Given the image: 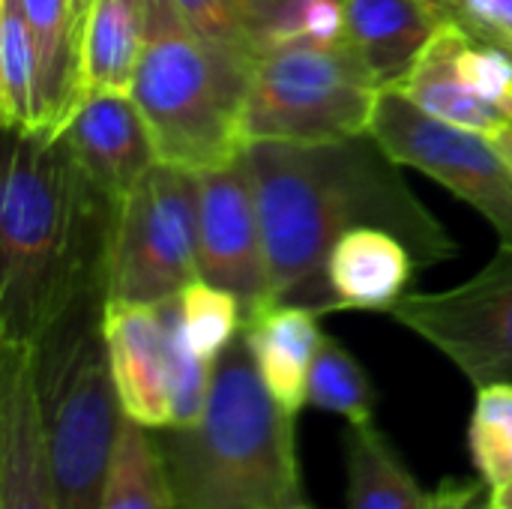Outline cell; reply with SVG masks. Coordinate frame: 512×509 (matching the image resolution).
I'll list each match as a JSON object with an SVG mask.
<instances>
[{
	"instance_id": "cell-1",
	"label": "cell",
	"mask_w": 512,
	"mask_h": 509,
	"mask_svg": "<svg viewBox=\"0 0 512 509\" xmlns=\"http://www.w3.org/2000/svg\"><path fill=\"white\" fill-rule=\"evenodd\" d=\"M243 156L255 183L273 303L330 315L324 264L333 243L360 225L399 234L420 270L459 255L453 234L414 195L402 165L372 135L252 141Z\"/></svg>"
},
{
	"instance_id": "cell-2",
	"label": "cell",
	"mask_w": 512,
	"mask_h": 509,
	"mask_svg": "<svg viewBox=\"0 0 512 509\" xmlns=\"http://www.w3.org/2000/svg\"><path fill=\"white\" fill-rule=\"evenodd\" d=\"M114 207L63 135H15L0 195V345L36 348L75 303L105 294Z\"/></svg>"
},
{
	"instance_id": "cell-3",
	"label": "cell",
	"mask_w": 512,
	"mask_h": 509,
	"mask_svg": "<svg viewBox=\"0 0 512 509\" xmlns=\"http://www.w3.org/2000/svg\"><path fill=\"white\" fill-rule=\"evenodd\" d=\"M294 414L264 387L246 333L213 366L201 420L156 432L180 509H291L303 504Z\"/></svg>"
},
{
	"instance_id": "cell-4",
	"label": "cell",
	"mask_w": 512,
	"mask_h": 509,
	"mask_svg": "<svg viewBox=\"0 0 512 509\" xmlns=\"http://www.w3.org/2000/svg\"><path fill=\"white\" fill-rule=\"evenodd\" d=\"M252 60L198 39L174 0H144V51L132 99L159 162L204 171L243 153Z\"/></svg>"
},
{
	"instance_id": "cell-5",
	"label": "cell",
	"mask_w": 512,
	"mask_h": 509,
	"mask_svg": "<svg viewBox=\"0 0 512 509\" xmlns=\"http://www.w3.org/2000/svg\"><path fill=\"white\" fill-rule=\"evenodd\" d=\"M105 294L75 303L36 345V381L51 477L63 509H102L120 429L102 333Z\"/></svg>"
},
{
	"instance_id": "cell-6",
	"label": "cell",
	"mask_w": 512,
	"mask_h": 509,
	"mask_svg": "<svg viewBox=\"0 0 512 509\" xmlns=\"http://www.w3.org/2000/svg\"><path fill=\"white\" fill-rule=\"evenodd\" d=\"M381 96L360 54L339 45H285L252 60L243 144L339 141L369 135Z\"/></svg>"
},
{
	"instance_id": "cell-7",
	"label": "cell",
	"mask_w": 512,
	"mask_h": 509,
	"mask_svg": "<svg viewBox=\"0 0 512 509\" xmlns=\"http://www.w3.org/2000/svg\"><path fill=\"white\" fill-rule=\"evenodd\" d=\"M198 279V171L156 162L114 207L105 303H162Z\"/></svg>"
},
{
	"instance_id": "cell-8",
	"label": "cell",
	"mask_w": 512,
	"mask_h": 509,
	"mask_svg": "<svg viewBox=\"0 0 512 509\" xmlns=\"http://www.w3.org/2000/svg\"><path fill=\"white\" fill-rule=\"evenodd\" d=\"M369 135L402 168L423 171L471 204L512 246V168L492 138L426 114L399 90H381Z\"/></svg>"
},
{
	"instance_id": "cell-9",
	"label": "cell",
	"mask_w": 512,
	"mask_h": 509,
	"mask_svg": "<svg viewBox=\"0 0 512 509\" xmlns=\"http://www.w3.org/2000/svg\"><path fill=\"white\" fill-rule=\"evenodd\" d=\"M390 318L444 354L474 390L512 384V246L447 291H411Z\"/></svg>"
},
{
	"instance_id": "cell-10",
	"label": "cell",
	"mask_w": 512,
	"mask_h": 509,
	"mask_svg": "<svg viewBox=\"0 0 512 509\" xmlns=\"http://www.w3.org/2000/svg\"><path fill=\"white\" fill-rule=\"evenodd\" d=\"M198 276L231 291L246 321L270 306V264L246 156L198 171Z\"/></svg>"
},
{
	"instance_id": "cell-11",
	"label": "cell",
	"mask_w": 512,
	"mask_h": 509,
	"mask_svg": "<svg viewBox=\"0 0 512 509\" xmlns=\"http://www.w3.org/2000/svg\"><path fill=\"white\" fill-rule=\"evenodd\" d=\"M0 509H63L45 447L33 345H0Z\"/></svg>"
},
{
	"instance_id": "cell-12",
	"label": "cell",
	"mask_w": 512,
	"mask_h": 509,
	"mask_svg": "<svg viewBox=\"0 0 512 509\" xmlns=\"http://www.w3.org/2000/svg\"><path fill=\"white\" fill-rule=\"evenodd\" d=\"M60 135L66 138L78 168L111 201L132 192L159 162L153 135L132 93H84Z\"/></svg>"
},
{
	"instance_id": "cell-13",
	"label": "cell",
	"mask_w": 512,
	"mask_h": 509,
	"mask_svg": "<svg viewBox=\"0 0 512 509\" xmlns=\"http://www.w3.org/2000/svg\"><path fill=\"white\" fill-rule=\"evenodd\" d=\"M102 333L123 417L150 432L171 429L168 351L159 303H105Z\"/></svg>"
},
{
	"instance_id": "cell-14",
	"label": "cell",
	"mask_w": 512,
	"mask_h": 509,
	"mask_svg": "<svg viewBox=\"0 0 512 509\" xmlns=\"http://www.w3.org/2000/svg\"><path fill=\"white\" fill-rule=\"evenodd\" d=\"M420 264L411 246L378 225L345 231L324 264L333 312H393L408 294Z\"/></svg>"
},
{
	"instance_id": "cell-15",
	"label": "cell",
	"mask_w": 512,
	"mask_h": 509,
	"mask_svg": "<svg viewBox=\"0 0 512 509\" xmlns=\"http://www.w3.org/2000/svg\"><path fill=\"white\" fill-rule=\"evenodd\" d=\"M468 36L471 33L462 21H441L432 39L426 42V48L420 51V57L414 60V66L408 69V75L390 90H399L417 108L450 126L495 138L507 126H512V117L507 111L483 102L465 84L459 72V54Z\"/></svg>"
},
{
	"instance_id": "cell-16",
	"label": "cell",
	"mask_w": 512,
	"mask_h": 509,
	"mask_svg": "<svg viewBox=\"0 0 512 509\" xmlns=\"http://www.w3.org/2000/svg\"><path fill=\"white\" fill-rule=\"evenodd\" d=\"M243 333L264 387L297 417L309 405V375L324 339L321 315L297 303H270L246 321Z\"/></svg>"
},
{
	"instance_id": "cell-17",
	"label": "cell",
	"mask_w": 512,
	"mask_h": 509,
	"mask_svg": "<svg viewBox=\"0 0 512 509\" xmlns=\"http://www.w3.org/2000/svg\"><path fill=\"white\" fill-rule=\"evenodd\" d=\"M345 6V39L360 54L381 90L396 87L438 24L423 0H342Z\"/></svg>"
},
{
	"instance_id": "cell-18",
	"label": "cell",
	"mask_w": 512,
	"mask_h": 509,
	"mask_svg": "<svg viewBox=\"0 0 512 509\" xmlns=\"http://www.w3.org/2000/svg\"><path fill=\"white\" fill-rule=\"evenodd\" d=\"M39 60V129L60 135L81 102V24L72 0H21Z\"/></svg>"
},
{
	"instance_id": "cell-19",
	"label": "cell",
	"mask_w": 512,
	"mask_h": 509,
	"mask_svg": "<svg viewBox=\"0 0 512 509\" xmlns=\"http://www.w3.org/2000/svg\"><path fill=\"white\" fill-rule=\"evenodd\" d=\"M81 96L129 93L144 51V0H93L81 21Z\"/></svg>"
},
{
	"instance_id": "cell-20",
	"label": "cell",
	"mask_w": 512,
	"mask_h": 509,
	"mask_svg": "<svg viewBox=\"0 0 512 509\" xmlns=\"http://www.w3.org/2000/svg\"><path fill=\"white\" fill-rule=\"evenodd\" d=\"M345 509H435V492H426L393 441L375 426H348L345 432Z\"/></svg>"
},
{
	"instance_id": "cell-21",
	"label": "cell",
	"mask_w": 512,
	"mask_h": 509,
	"mask_svg": "<svg viewBox=\"0 0 512 509\" xmlns=\"http://www.w3.org/2000/svg\"><path fill=\"white\" fill-rule=\"evenodd\" d=\"M102 509H180L156 432L123 423Z\"/></svg>"
},
{
	"instance_id": "cell-22",
	"label": "cell",
	"mask_w": 512,
	"mask_h": 509,
	"mask_svg": "<svg viewBox=\"0 0 512 509\" xmlns=\"http://www.w3.org/2000/svg\"><path fill=\"white\" fill-rule=\"evenodd\" d=\"M0 111L9 135L39 129V60L21 0H0Z\"/></svg>"
},
{
	"instance_id": "cell-23",
	"label": "cell",
	"mask_w": 512,
	"mask_h": 509,
	"mask_svg": "<svg viewBox=\"0 0 512 509\" xmlns=\"http://www.w3.org/2000/svg\"><path fill=\"white\" fill-rule=\"evenodd\" d=\"M309 405L324 414L342 417L348 426L375 423L378 393L366 366L336 336H327V333L312 363Z\"/></svg>"
},
{
	"instance_id": "cell-24",
	"label": "cell",
	"mask_w": 512,
	"mask_h": 509,
	"mask_svg": "<svg viewBox=\"0 0 512 509\" xmlns=\"http://www.w3.org/2000/svg\"><path fill=\"white\" fill-rule=\"evenodd\" d=\"M468 453L477 480L489 492L512 480V384L477 390L468 420Z\"/></svg>"
},
{
	"instance_id": "cell-25",
	"label": "cell",
	"mask_w": 512,
	"mask_h": 509,
	"mask_svg": "<svg viewBox=\"0 0 512 509\" xmlns=\"http://www.w3.org/2000/svg\"><path fill=\"white\" fill-rule=\"evenodd\" d=\"M168 351V387H171V429H189L201 420L213 384V366L186 339L177 297L159 303Z\"/></svg>"
},
{
	"instance_id": "cell-26",
	"label": "cell",
	"mask_w": 512,
	"mask_h": 509,
	"mask_svg": "<svg viewBox=\"0 0 512 509\" xmlns=\"http://www.w3.org/2000/svg\"><path fill=\"white\" fill-rule=\"evenodd\" d=\"M177 303H180L186 339L207 363H216L231 348V342L246 330V315L240 300L231 291L210 285L201 276L192 279L177 294Z\"/></svg>"
},
{
	"instance_id": "cell-27",
	"label": "cell",
	"mask_w": 512,
	"mask_h": 509,
	"mask_svg": "<svg viewBox=\"0 0 512 509\" xmlns=\"http://www.w3.org/2000/svg\"><path fill=\"white\" fill-rule=\"evenodd\" d=\"M339 42H345L342 0H288L264 27L258 39V54L285 45H339Z\"/></svg>"
},
{
	"instance_id": "cell-28",
	"label": "cell",
	"mask_w": 512,
	"mask_h": 509,
	"mask_svg": "<svg viewBox=\"0 0 512 509\" xmlns=\"http://www.w3.org/2000/svg\"><path fill=\"white\" fill-rule=\"evenodd\" d=\"M459 72L471 93L512 117V54L507 48L471 33L459 54Z\"/></svg>"
},
{
	"instance_id": "cell-29",
	"label": "cell",
	"mask_w": 512,
	"mask_h": 509,
	"mask_svg": "<svg viewBox=\"0 0 512 509\" xmlns=\"http://www.w3.org/2000/svg\"><path fill=\"white\" fill-rule=\"evenodd\" d=\"M189 30L213 48L255 60V48L246 36L237 0H174Z\"/></svg>"
},
{
	"instance_id": "cell-30",
	"label": "cell",
	"mask_w": 512,
	"mask_h": 509,
	"mask_svg": "<svg viewBox=\"0 0 512 509\" xmlns=\"http://www.w3.org/2000/svg\"><path fill=\"white\" fill-rule=\"evenodd\" d=\"M459 21L468 33L512 54V0H459Z\"/></svg>"
},
{
	"instance_id": "cell-31",
	"label": "cell",
	"mask_w": 512,
	"mask_h": 509,
	"mask_svg": "<svg viewBox=\"0 0 512 509\" xmlns=\"http://www.w3.org/2000/svg\"><path fill=\"white\" fill-rule=\"evenodd\" d=\"M288 0H237V9H240V18H243V27H246V36L258 54V39L264 33V27L270 24V18L285 6Z\"/></svg>"
},
{
	"instance_id": "cell-32",
	"label": "cell",
	"mask_w": 512,
	"mask_h": 509,
	"mask_svg": "<svg viewBox=\"0 0 512 509\" xmlns=\"http://www.w3.org/2000/svg\"><path fill=\"white\" fill-rule=\"evenodd\" d=\"M444 21H459V0H423Z\"/></svg>"
},
{
	"instance_id": "cell-33",
	"label": "cell",
	"mask_w": 512,
	"mask_h": 509,
	"mask_svg": "<svg viewBox=\"0 0 512 509\" xmlns=\"http://www.w3.org/2000/svg\"><path fill=\"white\" fill-rule=\"evenodd\" d=\"M489 504L495 509H512V480L507 486H501V489H495V492H489Z\"/></svg>"
},
{
	"instance_id": "cell-34",
	"label": "cell",
	"mask_w": 512,
	"mask_h": 509,
	"mask_svg": "<svg viewBox=\"0 0 512 509\" xmlns=\"http://www.w3.org/2000/svg\"><path fill=\"white\" fill-rule=\"evenodd\" d=\"M492 141H495V147L501 150V156L507 159V165L512 168V126H507V129H504L501 135H495Z\"/></svg>"
},
{
	"instance_id": "cell-35",
	"label": "cell",
	"mask_w": 512,
	"mask_h": 509,
	"mask_svg": "<svg viewBox=\"0 0 512 509\" xmlns=\"http://www.w3.org/2000/svg\"><path fill=\"white\" fill-rule=\"evenodd\" d=\"M90 3H93V0H72V12H75V18H78V24L84 21V15H87V9H90Z\"/></svg>"
},
{
	"instance_id": "cell-36",
	"label": "cell",
	"mask_w": 512,
	"mask_h": 509,
	"mask_svg": "<svg viewBox=\"0 0 512 509\" xmlns=\"http://www.w3.org/2000/svg\"><path fill=\"white\" fill-rule=\"evenodd\" d=\"M465 509H495L489 504V492H486V498H477V501H471Z\"/></svg>"
},
{
	"instance_id": "cell-37",
	"label": "cell",
	"mask_w": 512,
	"mask_h": 509,
	"mask_svg": "<svg viewBox=\"0 0 512 509\" xmlns=\"http://www.w3.org/2000/svg\"><path fill=\"white\" fill-rule=\"evenodd\" d=\"M291 509H312V507H309V504L303 501V504H297V507H291Z\"/></svg>"
}]
</instances>
